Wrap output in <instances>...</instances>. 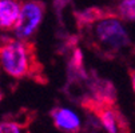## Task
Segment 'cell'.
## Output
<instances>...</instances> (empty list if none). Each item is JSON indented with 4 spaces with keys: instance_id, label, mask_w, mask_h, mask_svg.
Returning a JSON list of instances; mask_svg holds the SVG:
<instances>
[{
    "instance_id": "cell-2",
    "label": "cell",
    "mask_w": 135,
    "mask_h": 133,
    "mask_svg": "<svg viewBox=\"0 0 135 133\" xmlns=\"http://www.w3.org/2000/svg\"><path fill=\"white\" fill-rule=\"evenodd\" d=\"M0 67L11 77L22 79L30 73V51L22 41L7 40L0 44Z\"/></svg>"
},
{
    "instance_id": "cell-1",
    "label": "cell",
    "mask_w": 135,
    "mask_h": 133,
    "mask_svg": "<svg viewBox=\"0 0 135 133\" xmlns=\"http://www.w3.org/2000/svg\"><path fill=\"white\" fill-rule=\"evenodd\" d=\"M94 22L96 23L91 33L94 41L103 53H120L130 47V35L120 19L108 16Z\"/></svg>"
},
{
    "instance_id": "cell-7",
    "label": "cell",
    "mask_w": 135,
    "mask_h": 133,
    "mask_svg": "<svg viewBox=\"0 0 135 133\" xmlns=\"http://www.w3.org/2000/svg\"><path fill=\"white\" fill-rule=\"evenodd\" d=\"M118 13L124 22H135V0H122L118 6Z\"/></svg>"
},
{
    "instance_id": "cell-8",
    "label": "cell",
    "mask_w": 135,
    "mask_h": 133,
    "mask_svg": "<svg viewBox=\"0 0 135 133\" xmlns=\"http://www.w3.org/2000/svg\"><path fill=\"white\" fill-rule=\"evenodd\" d=\"M0 133H27V128L16 121H3L0 123Z\"/></svg>"
},
{
    "instance_id": "cell-10",
    "label": "cell",
    "mask_w": 135,
    "mask_h": 133,
    "mask_svg": "<svg viewBox=\"0 0 135 133\" xmlns=\"http://www.w3.org/2000/svg\"><path fill=\"white\" fill-rule=\"evenodd\" d=\"M3 99V94H2V92H0V100H2Z\"/></svg>"
},
{
    "instance_id": "cell-4",
    "label": "cell",
    "mask_w": 135,
    "mask_h": 133,
    "mask_svg": "<svg viewBox=\"0 0 135 133\" xmlns=\"http://www.w3.org/2000/svg\"><path fill=\"white\" fill-rule=\"evenodd\" d=\"M55 126L67 133H76L80 129V119L76 113L67 108H56L51 113Z\"/></svg>"
},
{
    "instance_id": "cell-6",
    "label": "cell",
    "mask_w": 135,
    "mask_h": 133,
    "mask_svg": "<svg viewBox=\"0 0 135 133\" xmlns=\"http://www.w3.org/2000/svg\"><path fill=\"white\" fill-rule=\"evenodd\" d=\"M99 117L102 121V125L108 133H119V116L110 108H102L99 110Z\"/></svg>"
},
{
    "instance_id": "cell-5",
    "label": "cell",
    "mask_w": 135,
    "mask_h": 133,
    "mask_svg": "<svg viewBox=\"0 0 135 133\" xmlns=\"http://www.w3.org/2000/svg\"><path fill=\"white\" fill-rule=\"evenodd\" d=\"M20 6L15 0H0V29H11L15 27Z\"/></svg>"
},
{
    "instance_id": "cell-9",
    "label": "cell",
    "mask_w": 135,
    "mask_h": 133,
    "mask_svg": "<svg viewBox=\"0 0 135 133\" xmlns=\"http://www.w3.org/2000/svg\"><path fill=\"white\" fill-rule=\"evenodd\" d=\"M131 83H132V89L135 92V71L131 72Z\"/></svg>"
},
{
    "instance_id": "cell-3",
    "label": "cell",
    "mask_w": 135,
    "mask_h": 133,
    "mask_svg": "<svg viewBox=\"0 0 135 133\" xmlns=\"http://www.w3.org/2000/svg\"><path fill=\"white\" fill-rule=\"evenodd\" d=\"M44 16V4L37 0L24 3L20 7L17 22L13 27L16 36L20 40L30 37L37 28H39Z\"/></svg>"
}]
</instances>
